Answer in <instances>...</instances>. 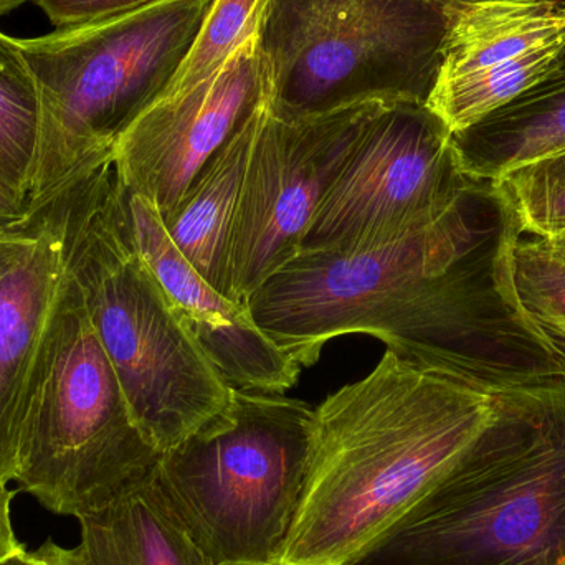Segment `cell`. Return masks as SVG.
I'll list each match as a JSON object with an SVG mask.
<instances>
[{
  "label": "cell",
  "mask_w": 565,
  "mask_h": 565,
  "mask_svg": "<svg viewBox=\"0 0 565 565\" xmlns=\"http://www.w3.org/2000/svg\"><path fill=\"white\" fill-rule=\"evenodd\" d=\"M40 228L39 209H32L26 221L0 232V280L26 257L36 242Z\"/></svg>",
  "instance_id": "cell-23"
},
{
  "label": "cell",
  "mask_w": 565,
  "mask_h": 565,
  "mask_svg": "<svg viewBox=\"0 0 565 565\" xmlns=\"http://www.w3.org/2000/svg\"><path fill=\"white\" fill-rule=\"evenodd\" d=\"M13 497L15 493L10 491L7 484L0 483V564L26 551L17 540L12 526L10 504H12Z\"/></svg>",
  "instance_id": "cell-24"
},
{
  "label": "cell",
  "mask_w": 565,
  "mask_h": 565,
  "mask_svg": "<svg viewBox=\"0 0 565 565\" xmlns=\"http://www.w3.org/2000/svg\"><path fill=\"white\" fill-rule=\"evenodd\" d=\"M53 198L66 274L78 286L136 425L164 454L225 414L234 387L139 254L113 158L86 169Z\"/></svg>",
  "instance_id": "cell-4"
},
{
  "label": "cell",
  "mask_w": 565,
  "mask_h": 565,
  "mask_svg": "<svg viewBox=\"0 0 565 565\" xmlns=\"http://www.w3.org/2000/svg\"><path fill=\"white\" fill-rule=\"evenodd\" d=\"M520 222L475 181L424 227L372 247L299 252L254 295L258 328L299 367L331 339L367 334L402 361L494 392L565 377L518 292Z\"/></svg>",
  "instance_id": "cell-1"
},
{
  "label": "cell",
  "mask_w": 565,
  "mask_h": 565,
  "mask_svg": "<svg viewBox=\"0 0 565 565\" xmlns=\"http://www.w3.org/2000/svg\"><path fill=\"white\" fill-rule=\"evenodd\" d=\"M121 189L139 254L209 361L234 388L285 394L301 367L258 328L248 306L222 295L185 260L151 202Z\"/></svg>",
  "instance_id": "cell-13"
},
{
  "label": "cell",
  "mask_w": 565,
  "mask_h": 565,
  "mask_svg": "<svg viewBox=\"0 0 565 565\" xmlns=\"http://www.w3.org/2000/svg\"><path fill=\"white\" fill-rule=\"evenodd\" d=\"M553 2L559 3V6L565 7V0H553Z\"/></svg>",
  "instance_id": "cell-30"
},
{
  "label": "cell",
  "mask_w": 565,
  "mask_h": 565,
  "mask_svg": "<svg viewBox=\"0 0 565 565\" xmlns=\"http://www.w3.org/2000/svg\"><path fill=\"white\" fill-rule=\"evenodd\" d=\"M42 98L13 36L0 32V182L29 199L39 158Z\"/></svg>",
  "instance_id": "cell-18"
},
{
  "label": "cell",
  "mask_w": 565,
  "mask_h": 565,
  "mask_svg": "<svg viewBox=\"0 0 565 565\" xmlns=\"http://www.w3.org/2000/svg\"><path fill=\"white\" fill-rule=\"evenodd\" d=\"M493 397L447 473L345 565H565V377Z\"/></svg>",
  "instance_id": "cell-3"
},
{
  "label": "cell",
  "mask_w": 565,
  "mask_h": 565,
  "mask_svg": "<svg viewBox=\"0 0 565 565\" xmlns=\"http://www.w3.org/2000/svg\"><path fill=\"white\" fill-rule=\"evenodd\" d=\"M271 92L274 82L267 63V78L257 105L195 175L172 217L162 222L175 248L222 295L228 235Z\"/></svg>",
  "instance_id": "cell-15"
},
{
  "label": "cell",
  "mask_w": 565,
  "mask_h": 565,
  "mask_svg": "<svg viewBox=\"0 0 565 565\" xmlns=\"http://www.w3.org/2000/svg\"><path fill=\"white\" fill-rule=\"evenodd\" d=\"M477 179L454 132L425 103H388L359 136L319 204L299 252H349L437 221Z\"/></svg>",
  "instance_id": "cell-9"
},
{
  "label": "cell",
  "mask_w": 565,
  "mask_h": 565,
  "mask_svg": "<svg viewBox=\"0 0 565 565\" xmlns=\"http://www.w3.org/2000/svg\"><path fill=\"white\" fill-rule=\"evenodd\" d=\"M565 46L553 0H447V35L427 106L454 135L530 89Z\"/></svg>",
  "instance_id": "cell-12"
},
{
  "label": "cell",
  "mask_w": 565,
  "mask_h": 565,
  "mask_svg": "<svg viewBox=\"0 0 565 565\" xmlns=\"http://www.w3.org/2000/svg\"><path fill=\"white\" fill-rule=\"evenodd\" d=\"M40 228L26 257L0 280V483L15 480L30 385L65 278L55 198L40 204Z\"/></svg>",
  "instance_id": "cell-14"
},
{
  "label": "cell",
  "mask_w": 565,
  "mask_h": 565,
  "mask_svg": "<svg viewBox=\"0 0 565 565\" xmlns=\"http://www.w3.org/2000/svg\"><path fill=\"white\" fill-rule=\"evenodd\" d=\"M447 35V0H271L265 58L282 115L365 99L427 105Z\"/></svg>",
  "instance_id": "cell-8"
},
{
  "label": "cell",
  "mask_w": 565,
  "mask_h": 565,
  "mask_svg": "<svg viewBox=\"0 0 565 565\" xmlns=\"http://www.w3.org/2000/svg\"><path fill=\"white\" fill-rule=\"evenodd\" d=\"M32 214L29 199L0 182V232L22 224Z\"/></svg>",
  "instance_id": "cell-25"
},
{
  "label": "cell",
  "mask_w": 565,
  "mask_h": 565,
  "mask_svg": "<svg viewBox=\"0 0 565 565\" xmlns=\"http://www.w3.org/2000/svg\"><path fill=\"white\" fill-rule=\"evenodd\" d=\"M33 553L39 557L40 565H83L82 557H79L76 547L75 550H65V547L53 543L52 540H46Z\"/></svg>",
  "instance_id": "cell-26"
},
{
  "label": "cell",
  "mask_w": 565,
  "mask_h": 565,
  "mask_svg": "<svg viewBox=\"0 0 565 565\" xmlns=\"http://www.w3.org/2000/svg\"><path fill=\"white\" fill-rule=\"evenodd\" d=\"M547 245L551 252L559 258L565 265V234L556 235V237L541 238Z\"/></svg>",
  "instance_id": "cell-27"
},
{
  "label": "cell",
  "mask_w": 565,
  "mask_h": 565,
  "mask_svg": "<svg viewBox=\"0 0 565 565\" xmlns=\"http://www.w3.org/2000/svg\"><path fill=\"white\" fill-rule=\"evenodd\" d=\"M159 457L136 425L78 286L65 271L30 385L20 490L52 513L78 520L148 477Z\"/></svg>",
  "instance_id": "cell-7"
},
{
  "label": "cell",
  "mask_w": 565,
  "mask_h": 565,
  "mask_svg": "<svg viewBox=\"0 0 565 565\" xmlns=\"http://www.w3.org/2000/svg\"><path fill=\"white\" fill-rule=\"evenodd\" d=\"M374 98L331 111L288 116L271 92L228 235L225 295L248 298L301 250L326 192L365 126L388 103Z\"/></svg>",
  "instance_id": "cell-10"
},
{
  "label": "cell",
  "mask_w": 565,
  "mask_h": 565,
  "mask_svg": "<svg viewBox=\"0 0 565 565\" xmlns=\"http://www.w3.org/2000/svg\"><path fill=\"white\" fill-rule=\"evenodd\" d=\"M25 2L26 0H0V19L9 15L10 12L19 9V7H22Z\"/></svg>",
  "instance_id": "cell-29"
},
{
  "label": "cell",
  "mask_w": 565,
  "mask_h": 565,
  "mask_svg": "<svg viewBox=\"0 0 565 565\" xmlns=\"http://www.w3.org/2000/svg\"><path fill=\"white\" fill-rule=\"evenodd\" d=\"M83 565H214L148 477L99 510L78 518Z\"/></svg>",
  "instance_id": "cell-17"
},
{
  "label": "cell",
  "mask_w": 565,
  "mask_h": 565,
  "mask_svg": "<svg viewBox=\"0 0 565 565\" xmlns=\"http://www.w3.org/2000/svg\"><path fill=\"white\" fill-rule=\"evenodd\" d=\"M461 168L477 181L565 152V46L551 68L508 105L454 135Z\"/></svg>",
  "instance_id": "cell-16"
},
{
  "label": "cell",
  "mask_w": 565,
  "mask_h": 565,
  "mask_svg": "<svg viewBox=\"0 0 565 565\" xmlns=\"http://www.w3.org/2000/svg\"><path fill=\"white\" fill-rule=\"evenodd\" d=\"M264 30L248 36L207 82L159 96L122 132L113 152L119 184L168 222L195 175L260 99L267 78Z\"/></svg>",
  "instance_id": "cell-11"
},
{
  "label": "cell",
  "mask_w": 565,
  "mask_h": 565,
  "mask_svg": "<svg viewBox=\"0 0 565 565\" xmlns=\"http://www.w3.org/2000/svg\"><path fill=\"white\" fill-rule=\"evenodd\" d=\"M214 0H156L121 15L17 39L42 98L30 209L86 169L168 88Z\"/></svg>",
  "instance_id": "cell-5"
},
{
  "label": "cell",
  "mask_w": 565,
  "mask_h": 565,
  "mask_svg": "<svg viewBox=\"0 0 565 565\" xmlns=\"http://www.w3.org/2000/svg\"><path fill=\"white\" fill-rule=\"evenodd\" d=\"M514 280L531 321L565 364V265L541 238L523 235L514 247Z\"/></svg>",
  "instance_id": "cell-20"
},
{
  "label": "cell",
  "mask_w": 565,
  "mask_h": 565,
  "mask_svg": "<svg viewBox=\"0 0 565 565\" xmlns=\"http://www.w3.org/2000/svg\"><path fill=\"white\" fill-rule=\"evenodd\" d=\"M0 565H40V561L35 553H26L25 551V553L19 554V556L12 557V559Z\"/></svg>",
  "instance_id": "cell-28"
},
{
  "label": "cell",
  "mask_w": 565,
  "mask_h": 565,
  "mask_svg": "<svg viewBox=\"0 0 565 565\" xmlns=\"http://www.w3.org/2000/svg\"><path fill=\"white\" fill-rule=\"evenodd\" d=\"M493 182L523 234L537 238L565 234V152L514 169Z\"/></svg>",
  "instance_id": "cell-21"
},
{
  "label": "cell",
  "mask_w": 565,
  "mask_h": 565,
  "mask_svg": "<svg viewBox=\"0 0 565 565\" xmlns=\"http://www.w3.org/2000/svg\"><path fill=\"white\" fill-rule=\"evenodd\" d=\"M301 504L280 565H345L490 424L494 397L385 351L315 408Z\"/></svg>",
  "instance_id": "cell-2"
},
{
  "label": "cell",
  "mask_w": 565,
  "mask_h": 565,
  "mask_svg": "<svg viewBox=\"0 0 565 565\" xmlns=\"http://www.w3.org/2000/svg\"><path fill=\"white\" fill-rule=\"evenodd\" d=\"M315 408L234 388L225 414L161 454L156 480L214 565H280L305 491Z\"/></svg>",
  "instance_id": "cell-6"
},
{
  "label": "cell",
  "mask_w": 565,
  "mask_h": 565,
  "mask_svg": "<svg viewBox=\"0 0 565 565\" xmlns=\"http://www.w3.org/2000/svg\"><path fill=\"white\" fill-rule=\"evenodd\" d=\"M271 0H214L188 55L159 96L179 95L207 82L241 43L265 29Z\"/></svg>",
  "instance_id": "cell-19"
},
{
  "label": "cell",
  "mask_w": 565,
  "mask_h": 565,
  "mask_svg": "<svg viewBox=\"0 0 565 565\" xmlns=\"http://www.w3.org/2000/svg\"><path fill=\"white\" fill-rule=\"evenodd\" d=\"M156 0H35L55 30L75 29L131 12Z\"/></svg>",
  "instance_id": "cell-22"
}]
</instances>
